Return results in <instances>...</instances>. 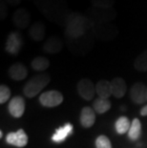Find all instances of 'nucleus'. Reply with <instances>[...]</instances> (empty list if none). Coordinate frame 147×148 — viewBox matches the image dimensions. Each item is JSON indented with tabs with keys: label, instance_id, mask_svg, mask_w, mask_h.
I'll use <instances>...</instances> for the list:
<instances>
[{
	"label": "nucleus",
	"instance_id": "nucleus-1",
	"mask_svg": "<svg viewBox=\"0 0 147 148\" xmlns=\"http://www.w3.org/2000/svg\"><path fill=\"white\" fill-rule=\"evenodd\" d=\"M66 24V33L67 36L70 38L77 39L79 38L86 33L89 27V20L84 15L79 12H72L65 19Z\"/></svg>",
	"mask_w": 147,
	"mask_h": 148
},
{
	"label": "nucleus",
	"instance_id": "nucleus-13",
	"mask_svg": "<svg viewBox=\"0 0 147 148\" xmlns=\"http://www.w3.org/2000/svg\"><path fill=\"white\" fill-rule=\"evenodd\" d=\"M111 87H112V95L116 99H121L125 96L127 91L126 82L122 77H115L111 81Z\"/></svg>",
	"mask_w": 147,
	"mask_h": 148
},
{
	"label": "nucleus",
	"instance_id": "nucleus-14",
	"mask_svg": "<svg viewBox=\"0 0 147 148\" xmlns=\"http://www.w3.org/2000/svg\"><path fill=\"white\" fill-rule=\"evenodd\" d=\"M46 34L45 25L42 22H36L34 23L29 29V36L33 40L36 42H39L44 39Z\"/></svg>",
	"mask_w": 147,
	"mask_h": 148
},
{
	"label": "nucleus",
	"instance_id": "nucleus-6",
	"mask_svg": "<svg viewBox=\"0 0 147 148\" xmlns=\"http://www.w3.org/2000/svg\"><path fill=\"white\" fill-rule=\"evenodd\" d=\"M6 141L10 145L22 148L28 144V136L23 129H18L16 132H10L6 136Z\"/></svg>",
	"mask_w": 147,
	"mask_h": 148
},
{
	"label": "nucleus",
	"instance_id": "nucleus-9",
	"mask_svg": "<svg viewBox=\"0 0 147 148\" xmlns=\"http://www.w3.org/2000/svg\"><path fill=\"white\" fill-rule=\"evenodd\" d=\"M146 90L147 86L142 82H137L131 87L130 90V99L133 102L137 104H142L147 101L146 99Z\"/></svg>",
	"mask_w": 147,
	"mask_h": 148
},
{
	"label": "nucleus",
	"instance_id": "nucleus-21",
	"mask_svg": "<svg viewBox=\"0 0 147 148\" xmlns=\"http://www.w3.org/2000/svg\"><path fill=\"white\" fill-rule=\"evenodd\" d=\"M134 67L139 72H147V49L137 56L134 61Z\"/></svg>",
	"mask_w": 147,
	"mask_h": 148
},
{
	"label": "nucleus",
	"instance_id": "nucleus-26",
	"mask_svg": "<svg viewBox=\"0 0 147 148\" xmlns=\"http://www.w3.org/2000/svg\"><path fill=\"white\" fill-rule=\"evenodd\" d=\"M11 6H18L21 3V0H5Z\"/></svg>",
	"mask_w": 147,
	"mask_h": 148
},
{
	"label": "nucleus",
	"instance_id": "nucleus-18",
	"mask_svg": "<svg viewBox=\"0 0 147 148\" xmlns=\"http://www.w3.org/2000/svg\"><path fill=\"white\" fill-rule=\"evenodd\" d=\"M142 135V123H140L139 119H134L131 122V126L128 131V138L131 140L135 141L137 140Z\"/></svg>",
	"mask_w": 147,
	"mask_h": 148
},
{
	"label": "nucleus",
	"instance_id": "nucleus-27",
	"mask_svg": "<svg viewBox=\"0 0 147 148\" xmlns=\"http://www.w3.org/2000/svg\"><path fill=\"white\" fill-rule=\"evenodd\" d=\"M140 115L143 116H147V104L145 106H143L142 108V110H140Z\"/></svg>",
	"mask_w": 147,
	"mask_h": 148
},
{
	"label": "nucleus",
	"instance_id": "nucleus-2",
	"mask_svg": "<svg viewBox=\"0 0 147 148\" xmlns=\"http://www.w3.org/2000/svg\"><path fill=\"white\" fill-rule=\"evenodd\" d=\"M51 77L48 74L42 73L33 77L23 88V93L27 97H34L50 83Z\"/></svg>",
	"mask_w": 147,
	"mask_h": 148
},
{
	"label": "nucleus",
	"instance_id": "nucleus-7",
	"mask_svg": "<svg viewBox=\"0 0 147 148\" xmlns=\"http://www.w3.org/2000/svg\"><path fill=\"white\" fill-rule=\"evenodd\" d=\"M31 21V15L28 10L24 8H19L12 14V23L17 29L23 30L29 26Z\"/></svg>",
	"mask_w": 147,
	"mask_h": 148
},
{
	"label": "nucleus",
	"instance_id": "nucleus-8",
	"mask_svg": "<svg viewBox=\"0 0 147 148\" xmlns=\"http://www.w3.org/2000/svg\"><path fill=\"white\" fill-rule=\"evenodd\" d=\"M25 100L22 97L20 96H16L14 97L12 99L10 100L9 102V113L12 116H14L15 119L21 118L23 116L24 112H25Z\"/></svg>",
	"mask_w": 147,
	"mask_h": 148
},
{
	"label": "nucleus",
	"instance_id": "nucleus-5",
	"mask_svg": "<svg viewBox=\"0 0 147 148\" xmlns=\"http://www.w3.org/2000/svg\"><path fill=\"white\" fill-rule=\"evenodd\" d=\"M77 92L85 100H92L96 94V86L89 78H82L77 83Z\"/></svg>",
	"mask_w": 147,
	"mask_h": 148
},
{
	"label": "nucleus",
	"instance_id": "nucleus-4",
	"mask_svg": "<svg viewBox=\"0 0 147 148\" xmlns=\"http://www.w3.org/2000/svg\"><path fill=\"white\" fill-rule=\"evenodd\" d=\"M39 102L42 106L47 107V108L57 107L63 102V95L55 90L47 91L40 95Z\"/></svg>",
	"mask_w": 147,
	"mask_h": 148
},
{
	"label": "nucleus",
	"instance_id": "nucleus-10",
	"mask_svg": "<svg viewBox=\"0 0 147 148\" xmlns=\"http://www.w3.org/2000/svg\"><path fill=\"white\" fill-rule=\"evenodd\" d=\"M8 75L12 79L20 81L27 77L28 69L22 62H15L10 66L8 70Z\"/></svg>",
	"mask_w": 147,
	"mask_h": 148
},
{
	"label": "nucleus",
	"instance_id": "nucleus-16",
	"mask_svg": "<svg viewBox=\"0 0 147 148\" xmlns=\"http://www.w3.org/2000/svg\"><path fill=\"white\" fill-rule=\"evenodd\" d=\"M96 94L98 95V97L109 99L112 95L111 82L106 79L99 80L96 85Z\"/></svg>",
	"mask_w": 147,
	"mask_h": 148
},
{
	"label": "nucleus",
	"instance_id": "nucleus-11",
	"mask_svg": "<svg viewBox=\"0 0 147 148\" xmlns=\"http://www.w3.org/2000/svg\"><path fill=\"white\" fill-rule=\"evenodd\" d=\"M80 124L84 128H91L96 122V113L95 110L91 107H83L80 113L79 118Z\"/></svg>",
	"mask_w": 147,
	"mask_h": 148
},
{
	"label": "nucleus",
	"instance_id": "nucleus-22",
	"mask_svg": "<svg viewBox=\"0 0 147 148\" xmlns=\"http://www.w3.org/2000/svg\"><path fill=\"white\" fill-rule=\"evenodd\" d=\"M93 7L99 10H109L113 7L115 0H91Z\"/></svg>",
	"mask_w": 147,
	"mask_h": 148
},
{
	"label": "nucleus",
	"instance_id": "nucleus-24",
	"mask_svg": "<svg viewBox=\"0 0 147 148\" xmlns=\"http://www.w3.org/2000/svg\"><path fill=\"white\" fill-rule=\"evenodd\" d=\"M11 97V90L7 85L2 84L0 86V104H4Z\"/></svg>",
	"mask_w": 147,
	"mask_h": 148
},
{
	"label": "nucleus",
	"instance_id": "nucleus-17",
	"mask_svg": "<svg viewBox=\"0 0 147 148\" xmlns=\"http://www.w3.org/2000/svg\"><path fill=\"white\" fill-rule=\"evenodd\" d=\"M111 101L108 99H102L98 97L95 101L93 102V109L95 110L98 114H104L111 109Z\"/></svg>",
	"mask_w": 147,
	"mask_h": 148
},
{
	"label": "nucleus",
	"instance_id": "nucleus-3",
	"mask_svg": "<svg viewBox=\"0 0 147 148\" xmlns=\"http://www.w3.org/2000/svg\"><path fill=\"white\" fill-rule=\"evenodd\" d=\"M23 46V36L20 32L14 31L9 34L5 44L6 52L12 56H17Z\"/></svg>",
	"mask_w": 147,
	"mask_h": 148
},
{
	"label": "nucleus",
	"instance_id": "nucleus-20",
	"mask_svg": "<svg viewBox=\"0 0 147 148\" xmlns=\"http://www.w3.org/2000/svg\"><path fill=\"white\" fill-rule=\"evenodd\" d=\"M130 126H131V123H130V121L127 116H120V118H118L115 124L116 131H117L120 135H123V134L128 133Z\"/></svg>",
	"mask_w": 147,
	"mask_h": 148
},
{
	"label": "nucleus",
	"instance_id": "nucleus-28",
	"mask_svg": "<svg viewBox=\"0 0 147 148\" xmlns=\"http://www.w3.org/2000/svg\"><path fill=\"white\" fill-rule=\"evenodd\" d=\"M0 138H3V132H2V130L0 131Z\"/></svg>",
	"mask_w": 147,
	"mask_h": 148
},
{
	"label": "nucleus",
	"instance_id": "nucleus-19",
	"mask_svg": "<svg viewBox=\"0 0 147 148\" xmlns=\"http://www.w3.org/2000/svg\"><path fill=\"white\" fill-rule=\"evenodd\" d=\"M31 66L34 71L36 72H43L47 70L50 66V61L48 58L44 56H36L32 60Z\"/></svg>",
	"mask_w": 147,
	"mask_h": 148
},
{
	"label": "nucleus",
	"instance_id": "nucleus-15",
	"mask_svg": "<svg viewBox=\"0 0 147 148\" xmlns=\"http://www.w3.org/2000/svg\"><path fill=\"white\" fill-rule=\"evenodd\" d=\"M73 131H74V127L71 123L64 124L63 126L59 127L58 129L55 130V134L52 136V140L54 143H62V141L66 140L68 136H70L73 133Z\"/></svg>",
	"mask_w": 147,
	"mask_h": 148
},
{
	"label": "nucleus",
	"instance_id": "nucleus-29",
	"mask_svg": "<svg viewBox=\"0 0 147 148\" xmlns=\"http://www.w3.org/2000/svg\"><path fill=\"white\" fill-rule=\"evenodd\" d=\"M146 99H147V90H146Z\"/></svg>",
	"mask_w": 147,
	"mask_h": 148
},
{
	"label": "nucleus",
	"instance_id": "nucleus-25",
	"mask_svg": "<svg viewBox=\"0 0 147 148\" xmlns=\"http://www.w3.org/2000/svg\"><path fill=\"white\" fill-rule=\"evenodd\" d=\"M8 16V6L5 0L0 1V19L4 20Z\"/></svg>",
	"mask_w": 147,
	"mask_h": 148
},
{
	"label": "nucleus",
	"instance_id": "nucleus-12",
	"mask_svg": "<svg viewBox=\"0 0 147 148\" xmlns=\"http://www.w3.org/2000/svg\"><path fill=\"white\" fill-rule=\"evenodd\" d=\"M63 42L57 36H50L43 44V51L47 53H57L62 50Z\"/></svg>",
	"mask_w": 147,
	"mask_h": 148
},
{
	"label": "nucleus",
	"instance_id": "nucleus-23",
	"mask_svg": "<svg viewBox=\"0 0 147 148\" xmlns=\"http://www.w3.org/2000/svg\"><path fill=\"white\" fill-rule=\"evenodd\" d=\"M96 148H112L111 140L105 135H101L96 140Z\"/></svg>",
	"mask_w": 147,
	"mask_h": 148
}]
</instances>
